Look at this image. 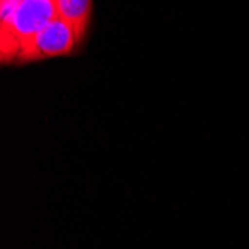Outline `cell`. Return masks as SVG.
Wrapping results in <instances>:
<instances>
[{"label": "cell", "mask_w": 249, "mask_h": 249, "mask_svg": "<svg viewBox=\"0 0 249 249\" xmlns=\"http://www.w3.org/2000/svg\"><path fill=\"white\" fill-rule=\"evenodd\" d=\"M55 18V0H22L9 24L0 27L2 63H17L22 47Z\"/></svg>", "instance_id": "6da1fadb"}, {"label": "cell", "mask_w": 249, "mask_h": 249, "mask_svg": "<svg viewBox=\"0 0 249 249\" xmlns=\"http://www.w3.org/2000/svg\"><path fill=\"white\" fill-rule=\"evenodd\" d=\"M82 39L76 30L63 18H55L29 40L18 54L17 63H32L61 55H71L81 45Z\"/></svg>", "instance_id": "7a4b0ae2"}, {"label": "cell", "mask_w": 249, "mask_h": 249, "mask_svg": "<svg viewBox=\"0 0 249 249\" xmlns=\"http://www.w3.org/2000/svg\"><path fill=\"white\" fill-rule=\"evenodd\" d=\"M55 5L58 17L69 22L84 40L91 21L93 0H55Z\"/></svg>", "instance_id": "3957f363"}]
</instances>
